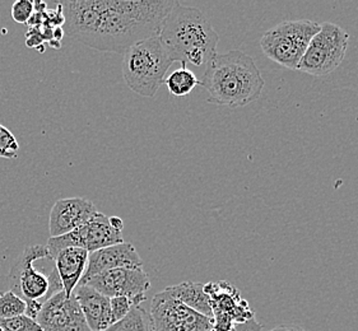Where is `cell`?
<instances>
[{
	"label": "cell",
	"instance_id": "cell-1",
	"mask_svg": "<svg viewBox=\"0 0 358 331\" xmlns=\"http://www.w3.org/2000/svg\"><path fill=\"white\" fill-rule=\"evenodd\" d=\"M175 0H100V17L87 46L125 52L133 45L158 37Z\"/></svg>",
	"mask_w": 358,
	"mask_h": 331
},
{
	"label": "cell",
	"instance_id": "cell-2",
	"mask_svg": "<svg viewBox=\"0 0 358 331\" xmlns=\"http://www.w3.org/2000/svg\"><path fill=\"white\" fill-rule=\"evenodd\" d=\"M199 86L207 89L209 101L213 103L244 108L258 100L265 80L250 55L231 50L227 54H215L206 65Z\"/></svg>",
	"mask_w": 358,
	"mask_h": 331
},
{
	"label": "cell",
	"instance_id": "cell-3",
	"mask_svg": "<svg viewBox=\"0 0 358 331\" xmlns=\"http://www.w3.org/2000/svg\"><path fill=\"white\" fill-rule=\"evenodd\" d=\"M159 40L173 63L207 65L215 54L220 36L201 9L179 1L166 17Z\"/></svg>",
	"mask_w": 358,
	"mask_h": 331
},
{
	"label": "cell",
	"instance_id": "cell-4",
	"mask_svg": "<svg viewBox=\"0 0 358 331\" xmlns=\"http://www.w3.org/2000/svg\"><path fill=\"white\" fill-rule=\"evenodd\" d=\"M172 64L159 37H152L124 52L122 77L133 92L153 97L165 83L166 73Z\"/></svg>",
	"mask_w": 358,
	"mask_h": 331
},
{
	"label": "cell",
	"instance_id": "cell-5",
	"mask_svg": "<svg viewBox=\"0 0 358 331\" xmlns=\"http://www.w3.org/2000/svg\"><path fill=\"white\" fill-rule=\"evenodd\" d=\"M43 259L52 260L46 245L27 246L8 275L9 290L20 295L26 303L43 304L50 297L63 290L55 267L50 273L45 274L34 265L38 260Z\"/></svg>",
	"mask_w": 358,
	"mask_h": 331
},
{
	"label": "cell",
	"instance_id": "cell-6",
	"mask_svg": "<svg viewBox=\"0 0 358 331\" xmlns=\"http://www.w3.org/2000/svg\"><path fill=\"white\" fill-rule=\"evenodd\" d=\"M320 29L317 22L286 21L269 29L260 40L262 50L277 64L297 71L308 43Z\"/></svg>",
	"mask_w": 358,
	"mask_h": 331
},
{
	"label": "cell",
	"instance_id": "cell-7",
	"mask_svg": "<svg viewBox=\"0 0 358 331\" xmlns=\"http://www.w3.org/2000/svg\"><path fill=\"white\" fill-rule=\"evenodd\" d=\"M348 34L336 23L324 22L308 43L299 69L310 75L322 77L334 72L342 64L348 49Z\"/></svg>",
	"mask_w": 358,
	"mask_h": 331
},
{
	"label": "cell",
	"instance_id": "cell-8",
	"mask_svg": "<svg viewBox=\"0 0 358 331\" xmlns=\"http://www.w3.org/2000/svg\"><path fill=\"white\" fill-rule=\"evenodd\" d=\"M124 242L122 232L115 230L110 224V216L96 213L86 224L60 237H50L46 247L51 259H55L59 252L66 247H79L88 252L97 251L108 246Z\"/></svg>",
	"mask_w": 358,
	"mask_h": 331
},
{
	"label": "cell",
	"instance_id": "cell-9",
	"mask_svg": "<svg viewBox=\"0 0 358 331\" xmlns=\"http://www.w3.org/2000/svg\"><path fill=\"white\" fill-rule=\"evenodd\" d=\"M150 315L156 331H212L213 318L187 307L166 289L153 297Z\"/></svg>",
	"mask_w": 358,
	"mask_h": 331
},
{
	"label": "cell",
	"instance_id": "cell-10",
	"mask_svg": "<svg viewBox=\"0 0 358 331\" xmlns=\"http://www.w3.org/2000/svg\"><path fill=\"white\" fill-rule=\"evenodd\" d=\"M204 292L213 311V330L231 331L234 325L254 318L255 314L249 303L229 281H210L204 284Z\"/></svg>",
	"mask_w": 358,
	"mask_h": 331
},
{
	"label": "cell",
	"instance_id": "cell-11",
	"mask_svg": "<svg viewBox=\"0 0 358 331\" xmlns=\"http://www.w3.org/2000/svg\"><path fill=\"white\" fill-rule=\"evenodd\" d=\"M102 295L113 297H128L134 306L147 301L145 293L151 288V281L143 267H117L99 274L85 283Z\"/></svg>",
	"mask_w": 358,
	"mask_h": 331
},
{
	"label": "cell",
	"instance_id": "cell-12",
	"mask_svg": "<svg viewBox=\"0 0 358 331\" xmlns=\"http://www.w3.org/2000/svg\"><path fill=\"white\" fill-rule=\"evenodd\" d=\"M37 324L43 331H91L74 297L64 290L50 297L37 315Z\"/></svg>",
	"mask_w": 358,
	"mask_h": 331
},
{
	"label": "cell",
	"instance_id": "cell-13",
	"mask_svg": "<svg viewBox=\"0 0 358 331\" xmlns=\"http://www.w3.org/2000/svg\"><path fill=\"white\" fill-rule=\"evenodd\" d=\"M97 213L94 202L85 198L57 200L50 210V237H60L86 224Z\"/></svg>",
	"mask_w": 358,
	"mask_h": 331
},
{
	"label": "cell",
	"instance_id": "cell-14",
	"mask_svg": "<svg viewBox=\"0 0 358 331\" xmlns=\"http://www.w3.org/2000/svg\"><path fill=\"white\" fill-rule=\"evenodd\" d=\"M117 267H143V261L136 247L129 242L124 241L117 245L108 246L97 251L90 252L86 272L79 283H85L99 274Z\"/></svg>",
	"mask_w": 358,
	"mask_h": 331
},
{
	"label": "cell",
	"instance_id": "cell-15",
	"mask_svg": "<svg viewBox=\"0 0 358 331\" xmlns=\"http://www.w3.org/2000/svg\"><path fill=\"white\" fill-rule=\"evenodd\" d=\"M73 297L78 302L91 331H106L114 324L108 295L86 284H78L73 290Z\"/></svg>",
	"mask_w": 358,
	"mask_h": 331
},
{
	"label": "cell",
	"instance_id": "cell-16",
	"mask_svg": "<svg viewBox=\"0 0 358 331\" xmlns=\"http://www.w3.org/2000/svg\"><path fill=\"white\" fill-rule=\"evenodd\" d=\"M90 252L79 247H66L55 256V269L62 281L66 297H72L73 290L82 281L86 272Z\"/></svg>",
	"mask_w": 358,
	"mask_h": 331
},
{
	"label": "cell",
	"instance_id": "cell-17",
	"mask_svg": "<svg viewBox=\"0 0 358 331\" xmlns=\"http://www.w3.org/2000/svg\"><path fill=\"white\" fill-rule=\"evenodd\" d=\"M166 290L176 297L187 307L199 312L204 316L213 318V311L210 307V301L207 293L204 292V284L194 283V281H184L172 287H167Z\"/></svg>",
	"mask_w": 358,
	"mask_h": 331
},
{
	"label": "cell",
	"instance_id": "cell-18",
	"mask_svg": "<svg viewBox=\"0 0 358 331\" xmlns=\"http://www.w3.org/2000/svg\"><path fill=\"white\" fill-rule=\"evenodd\" d=\"M106 331H156L152 317L141 306H133L129 314L111 325Z\"/></svg>",
	"mask_w": 358,
	"mask_h": 331
},
{
	"label": "cell",
	"instance_id": "cell-19",
	"mask_svg": "<svg viewBox=\"0 0 358 331\" xmlns=\"http://www.w3.org/2000/svg\"><path fill=\"white\" fill-rule=\"evenodd\" d=\"M164 84L167 86L170 94L176 97H184L193 92L195 87L199 86V80L187 66H181L166 78Z\"/></svg>",
	"mask_w": 358,
	"mask_h": 331
},
{
	"label": "cell",
	"instance_id": "cell-20",
	"mask_svg": "<svg viewBox=\"0 0 358 331\" xmlns=\"http://www.w3.org/2000/svg\"><path fill=\"white\" fill-rule=\"evenodd\" d=\"M27 303L22 300L20 295H15L12 290H6L0 293V318L26 315Z\"/></svg>",
	"mask_w": 358,
	"mask_h": 331
},
{
	"label": "cell",
	"instance_id": "cell-21",
	"mask_svg": "<svg viewBox=\"0 0 358 331\" xmlns=\"http://www.w3.org/2000/svg\"><path fill=\"white\" fill-rule=\"evenodd\" d=\"M0 331H43L36 320L27 315L0 318Z\"/></svg>",
	"mask_w": 358,
	"mask_h": 331
},
{
	"label": "cell",
	"instance_id": "cell-22",
	"mask_svg": "<svg viewBox=\"0 0 358 331\" xmlns=\"http://www.w3.org/2000/svg\"><path fill=\"white\" fill-rule=\"evenodd\" d=\"M20 145L13 133L0 124V157L1 159H17Z\"/></svg>",
	"mask_w": 358,
	"mask_h": 331
},
{
	"label": "cell",
	"instance_id": "cell-23",
	"mask_svg": "<svg viewBox=\"0 0 358 331\" xmlns=\"http://www.w3.org/2000/svg\"><path fill=\"white\" fill-rule=\"evenodd\" d=\"M133 306H134V303L128 297H113V298H110L111 316H113L114 324L127 316Z\"/></svg>",
	"mask_w": 358,
	"mask_h": 331
},
{
	"label": "cell",
	"instance_id": "cell-24",
	"mask_svg": "<svg viewBox=\"0 0 358 331\" xmlns=\"http://www.w3.org/2000/svg\"><path fill=\"white\" fill-rule=\"evenodd\" d=\"M35 13V3L31 0H17L12 7V17L17 23H29Z\"/></svg>",
	"mask_w": 358,
	"mask_h": 331
},
{
	"label": "cell",
	"instance_id": "cell-25",
	"mask_svg": "<svg viewBox=\"0 0 358 331\" xmlns=\"http://www.w3.org/2000/svg\"><path fill=\"white\" fill-rule=\"evenodd\" d=\"M262 329H263V326L259 324L257 318L254 317L249 321L234 325V329L231 331H262Z\"/></svg>",
	"mask_w": 358,
	"mask_h": 331
},
{
	"label": "cell",
	"instance_id": "cell-26",
	"mask_svg": "<svg viewBox=\"0 0 358 331\" xmlns=\"http://www.w3.org/2000/svg\"><path fill=\"white\" fill-rule=\"evenodd\" d=\"M269 331H305L299 325H280L278 328H274Z\"/></svg>",
	"mask_w": 358,
	"mask_h": 331
},
{
	"label": "cell",
	"instance_id": "cell-27",
	"mask_svg": "<svg viewBox=\"0 0 358 331\" xmlns=\"http://www.w3.org/2000/svg\"><path fill=\"white\" fill-rule=\"evenodd\" d=\"M110 224L114 227L115 230L122 232L124 222H122V218H119V216H110Z\"/></svg>",
	"mask_w": 358,
	"mask_h": 331
}]
</instances>
